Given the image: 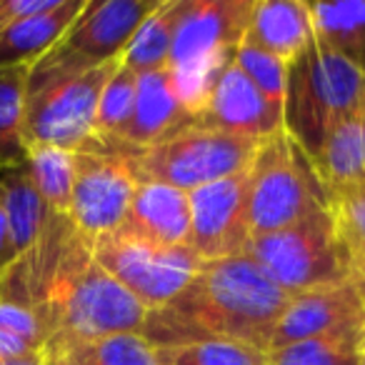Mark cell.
I'll return each instance as SVG.
<instances>
[{
	"mask_svg": "<svg viewBox=\"0 0 365 365\" xmlns=\"http://www.w3.org/2000/svg\"><path fill=\"white\" fill-rule=\"evenodd\" d=\"M288 298L250 255L205 260L165 308L148 313L140 335L150 345L235 340L268 353Z\"/></svg>",
	"mask_w": 365,
	"mask_h": 365,
	"instance_id": "cell-1",
	"label": "cell"
},
{
	"mask_svg": "<svg viewBox=\"0 0 365 365\" xmlns=\"http://www.w3.org/2000/svg\"><path fill=\"white\" fill-rule=\"evenodd\" d=\"M363 93L365 73L313 38L288 63L283 130L313 160L328 133L360 110Z\"/></svg>",
	"mask_w": 365,
	"mask_h": 365,
	"instance_id": "cell-2",
	"label": "cell"
},
{
	"mask_svg": "<svg viewBox=\"0 0 365 365\" xmlns=\"http://www.w3.org/2000/svg\"><path fill=\"white\" fill-rule=\"evenodd\" d=\"M253 0H188L178 26L168 71L190 115H200L210 88L245 38Z\"/></svg>",
	"mask_w": 365,
	"mask_h": 365,
	"instance_id": "cell-3",
	"label": "cell"
},
{
	"mask_svg": "<svg viewBox=\"0 0 365 365\" xmlns=\"http://www.w3.org/2000/svg\"><path fill=\"white\" fill-rule=\"evenodd\" d=\"M330 195L303 148L280 128L263 138L248 165V220L255 235L288 228L328 208Z\"/></svg>",
	"mask_w": 365,
	"mask_h": 365,
	"instance_id": "cell-4",
	"label": "cell"
},
{
	"mask_svg": "<svg viewBox=\"0 0 365 365\" xmlns=\"http://www.w3.org/2000/svg\"><path fill=\"white\" fill-rule=\"evenodd\" d=\"M120 61L83 73L28 71L26 86V143L56 145L63 150L98 148L96 115L101 93Z\"/></svg>",
	"mask_w": 365,
	"mask_h": 365,
	"instance_id": "cell-5",
	"label": "cell"
},
{
	"mask_svg": "<svg viewBox=\"0 0 365 365\" xmlns=\"http://www.w3.org/2000/svg\"><path fill=\"white\" fill-rule=\"evenodd\" d=\"M248 255L288 295L350 280V258L330 208L300 218L288 228L255 235Z\"/></svg>",
	"mask_w": 365,
	"mask_h": 365,
	"instance_id": "cell-6",
	"label": "cell"
},
{
	"mask_svg": "<svg viewBox=\"0 0 365 365\" xmlns=\"http://www.w3.org/2000/svg\"><path fill=\"white\" fill-rule=\"evenodd\" d=\"M260 140L230 135L203 123H185L160 143L130 153L140 180L165 182L185 193L243 173Z\"/></svg>",
	"mask_w": 365,
	"mask_h": 365,
	"instance_id": "cell-7",
	"label": "cell"
},
{
	"mask_svg": "<svg viewBox=\"0 0 365 365\" xmlns=\"http://www.w3.org/2000/svg\"><path fill=\"white\" fill-rule=\"evenodd\" d=\"M93 260L148 310H160L193 280L203 260L190 245H153L115 230L91 243Z\"/></svg>",
	"mask_w": 365,
	"mask_h": 365,
	"instance_id": "cell-8",
	"label": "cell"
},
{
	"mask_svg": "<svg viewBox=\"0 0 365 365\" xmlns=\"http://www.w3.org/2000/svg\"><path fill=\"white\" fill-rule=\"evenodd\" d=\"M160 0H86L56 48L36 66L51 73H83L106 63L123 61L138 28L145 23Z\"/></svg>",
	"mask_w": 365,
	"mask_h": 365,
	"instance_id": "cell-9",
	"label": "cell"
},
{
	"mask_svg": "<svg viewBox=\"0 0 365 365\" xmlns=\"http://www.w3.org/2000/svg\"><path fill=\"white\" fill-rule=\"evenodd\" d=\"M138 182L130 153L103 145L78 150L68 220L88 243L115 233L125 220Z\"/></svg>",
	"mask_w": 365,
	"mask_h": 365,
	"instance_id": "cell-10",
	"label": "cell"
},
{
	"mask_svg": "<svg viewBox=\"0 0 365 365\" xmlns=\"http://www.w3.org/2000/svg\"><path fill=\"white\" fill-rule=\"evenodd\" d=\"M188 245L200 260L248 255L253 230L248 220V168L190 190Z\"/></svg>",
	"mask_w": 365,
	"mask_h": 365,
	"instance_id": "cell-11",
	"label": "cell"
},
{
	"mask_svg": "<svg viewBox=\"0 0 365 365\" xmlns=\"http://www.w3.org/2000/svg\"><path fill=\"white\" fill-rule=\"evenodd\" d=\"M315 338H365V303L353 280L310 288L288 298L270 348Z\"/></svg>",
	"mask_w": 365,
	"mask_h": 365,
	"instance_id": "cell-12",
	"label": "cell"
},
{
	"mask_svg": "<svg viewBox=\"0 0 365 365\" xmlns=\"http://www.w3.org/2000/svg\"><path fill=\"white\" fill-rule=\"evenodd\" d=\"M193 123H203L230 135L263 140L283 128V113L265 101L233 58L210 88L208 101Z\"/></svg>",
	"mask_w": 365,
	"mask_h": 365,
	"instance_id": "cell-13",
	"label": "cell"
},
{
	"mask_svg": "<svg viewBox=\"0 0 365 365\" xmlns=\"http://www.w3.org/2000/svg\"><path fill=\"white\" fill-rule=\"evenodd\" d=\"M193 123L178 98L175 83L168 68L138 76L135 108L120 140L108 145V150L138 153L160 143L173 130Z\"/></svg>",
	"mask_w": 365,
	"mask_h": 365,
	"instance_id": "cell-14",
	"label": "cell"
},
{
	"mask_svg": "<svg viewBox=\"0 0 365 365\" xmlns=\"http://www.w3.org/2000/svg\"><path fill=\"white\" fill-rule=\"evenodd\" d=\"M118 230L165 248L188 245L190 195L165 182L140 180L125 220Z\"/></svg>",
	"mask_w": 365,
	"mask_h": 365,
	"instance_id": "cell-15",
	"label": "cell"
},
{
	"mask_svg": "<svg viewBox=\"0 0 365 365\" xmlns=\"http://www.w3.org/2000/svg\"><path fill=\"white\" fill-rule=\"evenodd\" d=\"M315 38L308 3L300 0H253L245 28V46L290 63Z\"/></svg>",
	"mask_w": 365,
	"mask_h": 365,
	"instance_id": "cell-16",
	"label": "cell"
},
{
	"mask_svg": "<svg viewBox=\"0 0 365 365\" xmlns=\"http://www.w3.org/2000/svg\"><path fill=\"white\" fill-rule=\"evenodd\" d=\"M86 0H61L56 8L23 18L0 31V68H31L58 46L81 16Z\"/></svg>",
	"mask_w": 365,
	"mask_h": 365,
	"instance_id": "cell-17",
	"label": "cell"
},
{
	"mask_svg": "<svg viewBox=\"0 0 365 365\" xmlns=\"http://www.w3.org/2000/svg\"><path fill=\"white\" fill-rule=\"evenodd\" d=\"M46 365H158L155 348L140 333L103 338H51L43 345Z\"/></svg>",
	"mask_w": 365,
	"mask_h": 365,
	"instance_id": "cell-18",
	"label": "cell"
},
{
	"mask_svg": "<svg viewBox=\"0 0 365 365\" xmlns=\"http://www.w3.org/2000/svg\"><path fill=\"white\" fill-rule=\"evenodd\" d=\"M313 165L328 195L365 182V128L360 110L328 133Z\"/></svg>",
	"mask_w": 365,
	"mask_h": 365,
	"instance_id": "cell-19",
	"label": "cell"
},
{
	"mask_svg": "<svg viewBox=\"0 0 365 365\" xmlns=\"http://www.w3.org/2000/svg\"><path fill=\"white\" fill-rule=\"evenodd\" d=\"M0 190H3V205H6L13 248L21 258L38 243L51 210L38 195L26 160L0 168Z\"/></svg>",
	"mask_w": 365,
	"mask_h": 365,
	"instance_id": "cell-20",
	"label": "cell"
},
{
	"mask_svg": "<svg viewBox=\"0 0 365 365\" xmlns=\"http://www.w3.org/2000/svg\"><path fill=\"white\" fill-rule=\"evenodd\" d=\"M315 41L365 73V3H308Z\"/></svg>",
	"mask_w": 365,
	"mask_h": 365,
	"instance_id": "cell-21",
	"label": "cell"
},
{
	"mask_svg": "<svg viewBox=\"0 0 365 365\" xmlns=\"http://www.w3.org/2000/svg\"><path fill=\"white\" fill-rule=\"evenodd\" d=\"M185 6L188 0H160V6L138 28L128 51L123 53V63L135 76L168 68V58H170L173 41H175Z\"/></svg>",
	"mask_w": 365,
	"mask_h": 365,
	"instance_id": "cell-22",
	"label": "cell"
},
{
	"mask_svg": "<svg viewBox=\"0 0 365 365\" xmlns=\"http://www.w3.org/2000/svg\"><path fill=\"white\" fill-rule=\"evenodd\" d=\"M26 165L46 208L56 215H68L76 180V153L33 143L26 150Z\"/></svg>",
	"mask_w": 365,
	"mask_h": 365,
	"instance_id": "cell-23",
	"label": "cell"
},
{
	"mask_svg": "<svg viewBox=\"0 0 365 365\" xmlns=\"http://www.w3.org/2000/svg\"><path fill=\"white\" fill-rule=\"evenodd\" d=\"M31 68H0V168L26 160V86Z\"/></svg>",
	"mask_w": 365,
	"mask_h": 365,
	"instance_id": "cell-24",
	"label": "cell"
},
{
	"mask_svg": "<svg viewBox=\"0 0 365 365\" xmlns=\"http://www.w3.org/2000/svg\"><path fill=\"white\" fill-rule=\"evenodd\" d=\"M158 365H265L268 353L235 340H180L153 345Z\"/></svg>",
	"mask_w": 365,
	"mask_h": 365,
	"instance_id": "cell-25",
	"label": "cell"
},
{
	"mask_svg": "<svg viewBox=\"0 0 365 365\" xmlns=\"http://www.w3.org/2000/svg\"><path fill=\"white\" fill-rule=\"evenodd\" d=\"M135 93H138V76L120 61L110 81L106 83L101 93L96 115V138L103 148L113 145L120 140L130 123L133 108H135Z\"/></svg>",
	"mask_w": 365,
	"mask_h": 365,
	"instance_id": "cell-26",
	"label": "cell"
},
{
	"mask_svg": "<svg viewBox=\"0 0 365 365\" xmlns=\"http://www.w3.org/2000/svg\"><path fill=\"white\" fill-rule=\"evenodd\" d=\"M330 213L350 258V278L365 270V182L330 195Z\"/></svg>",
	"mask_w": 365,
	"mask_h": 365,
	"instance_id": "cell-27",
	"label": "cell"
},
{
	"mask_svg": "<svg viewBox=\"0 0 365 365\" xmlns=\"http://www.w3.org/2000/svg\"><path fill=\"white\" fill-rule=\"evenodd\" d=\"M265 365H360V340L315 338L268 350Z\"/></svg>",
	"mask_w": 365,
	"mask_h": 365,
	"instance_id": "cell-28",
	"label": "cell"
},
{
	"mask_svg": "<svg viewBox=\"0 0 365 365\" xmlns=\"http://www.w3.org/2000/svg\"><path fill=\"white\" fill-rule=\"evenodd\" d=\"M235 63L253 81V86L263 93L265 101L283 113L288 63L275 56H268V53L258 51L253 46H245V43H240V48L235 51Z\"/></svg>",
	"mask_w": 365,
	"mask_h": 365,
	"instance_id": "cell-29",
	"label": "cell"
},
{
	"mask_svg": "<svg viewBox=\"0 0 365 365\" xmlns=\"http://www.w3.org/2000/svg\"><path fill=\"white\" fill-rule=\"evenodd\" d=\"M61 0H0V31L23 18L38 16L51 8H56Z\"/></svg>",
	"mask_w": 365,
	"mask_h": 365,
	"instance_id": "cell-30",
	"label": "cell"
},
{
	"mask_svg": "<svg viewBox=\"0 0 365 365\" xmlns=\"http://www.w3.org/2000/svg\"><path fill=\"white\" fill-rule=\"evenodd\" d=\"M16 260L18 253L13 248L11 228H8V218H6V205H3V190H0V275L6 273Z\"/></svg>",
	"mask_w": 365,
	"mask_h": 365,
	"instance_id": "cell-31",
	"label": "cell"
},
{
	"mask_svg": "<svg viewBox=\"0 0 365 365\" xmlns=\"http://www.w3.org/2000/svg\"><path fill=\"white\" fill-rule=\"evenodd\" d=\"M36 353H43V350L33 348L31 343H26V340L6 333V330H0V358H3V360L28 358V355H36Z\"/></svg>",
	"mask_w": 365,
	"mask_h": 365,
	"instance_id": "cell-32",
	"label": "cell"
},
{
	"mask_svg": "<svg viewBox=\"0 0 365 365\" xmlns=\"http://www.w3.org/2000/svg\"><path fill=\"white\" fill-rule=\"evenodd\" d=\"M0 365H46V363H43V353H36V355H28V358H18V360L0 358Z\"/></svg>",
	"mask_w": 365,
	"mask_h": 365,
	"instance_id": "cell-33",
	"label": "cell"
},
{
	"mask_svg": "<svg viewBox=\"0 0 365 365\" xmlns=\"http://www.w3.org/2000/svg\"><path fill=\"white\" fill-rule=\"evenodd\" d=\"M350 280H353V283H355V288H358L360 298H363V303H365V270H360V273H355Z\"/></svg>",
	"mask_w": 365,
	"mask_h": 365,
	"instance_id": "cell-34",
	"label": "cell"
},
{
	"mask_svg": "<svg viewBox=\"0 0 365 365\" xmlns=\"http://www.w3.org/2000/svg\"><path fill=\"white\" fill-rule=\"evenodd\" d=\"M360 115H363V128H365V93H363V106H360Z\"/></svg>",
	"mask_w": 365,
	"mask_h": 365,
	"instance_id": "cell-35",
	"label": "cell"
},
{
	"mask_svg": "<svg viewBox=\"0 0 365 365\" xmlns=\"http://www.w3.org/2000/svg\"><path fill=\"white\" fill-rule=\"evenodd\" d=\"M360 365H365V345H360Z\"/></svg>",
	"mask_w": 365,
	"mask_h": 365,
	"instance_id": "cell-36",
	"label": "cell"
}]
</instances>
